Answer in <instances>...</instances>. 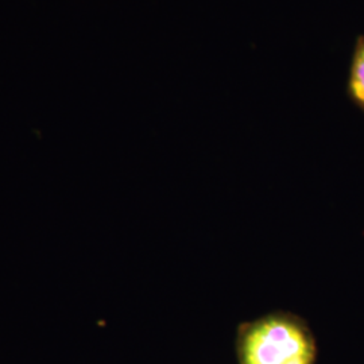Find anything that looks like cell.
<instances>
[{
    "label": "cell",
    "mask_w": 364,
    "mask_h": 364,
    "mask_svg": "<svg viewBox=\"0 0 364 364\" xmlns=\"http://www.w3.org/2000/svg\"><path fill=\"white\" fill-rule=\"evenodd\" d=\"M236 355L239 364H317V344L305 320L273 312L239 326Z\"/></svg>",
    "instance_id": "obj_1"
},
{
    "label": "cell",
    "mask_w": 364,
    "mask_h": 364,
    "mask_svg": "<svg viewBox=\"0 0 364 364\" xmlns=\"http://www.w3.org/2000/svg\"><path fill=\"white\" fill-rule=\"evenodd\" d=\"M350 92L352 99L364 111V39L358 45L352 61Z\"/></svg>",
    "instance_id": "obj_2"
}]
</instances>
